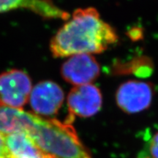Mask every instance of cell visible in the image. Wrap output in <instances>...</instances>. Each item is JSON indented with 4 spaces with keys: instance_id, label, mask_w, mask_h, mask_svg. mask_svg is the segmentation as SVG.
<instances>
[{
    "instance_id": "cell-10",
    "label": "cell",
    "mask_w": 158,
    "mask_h": 158,
    "mask_svg": "<svg viewBox=\"0 0 158 158\" xmlns=\"http://www.w3.org/2000/svg\"><path fill=\"white\" fill-rule=\"evenodd\" d=\"M113 72L116 75L131 74L138 78H147L153 73V63L147 56L135 57L125 63H116Z\"/></svg>"
},
{
    "instance_id": "cell-5",
    "label": "cell",
    "mask_w": 158,
    "mask_h": 158,
    "mask_svg": "<svg viewBox=\"0 0 158 158\" xmlns=\"http://www.w3.org/2000/svg\"><path fill=\"white\" fill-rule=\"evenodd\" d=\"M100 68L95 58L91 54L71 56L61 68L62 78L75 86L89 84L100 76Z\"/></svg>"
},
{
    "instance_id": "cell-3",
    "label": "cell",
    "mask_w": 158,
    "mask_h": 158,
    "mask_svg": "<svg viewBox=\"0 0 158 158\" xmlns=\"http://www.w3.org/2000/svg\"><path fill=\"white\" fill-rule=\"evenodd\" d=\"M31 89V79L23 71L11 70L0 74V106L22 109Z\"/></svg>"
},
{
    "instance_id": "cell-13",
    "label": "cell",
    "mask_w": 158,
    "mask_h": 158,
    "mask_svg": "<svg viewBox=\"0 0 158 158\" xmlns=\"http://www.w3.org/2000/svg\"><path fill=\"white\" fill-rule=\"evenodd\" d=\"M141 35V31L140 30V29H133L130 32V37L133 40L139 39Z\"/></svg>"
},
{
    "instance_id": "cell-12",
    "label": "cell",
    "mask_w": 158,
    "mask_h": 158,
    "mask_svg": "<svg viewBox=\"0 0 158 158\" xmlns=\"http://www.w3.org/2000/svg\"><path fill=\"white\" fill-rule=\"evenodd\" d=\"M0 158H9L8 152L6 148L4 135L0 133Z\"/></svg>"
},
{
    "instance_id": "cell-7",
    "label": "cell",
    "mask_w": 158,
    "mask_h": 158,
    "mask_svg": "<svg viewBox=\"0 0 158 158\" xmlns=\"http://www.w3.org/2000/svg\"><path fill=\"white\" fill-rule=\"evenodd\" d=\"M29 102L36 115L54 116L62 107L64 92L56 83L48 81L40 82L31 89Z\"/></svg>"
},
{
    "instance_id": "cell-6",
    "label": "cell",
    "mask_w": 158,
    "mask_h": 158,
    "mask_svg": "<svg viewBox=\"0 0 158 158\" xmlns=\"http://www.w3.org/2000/svg\"><path fill=\"white\" fill-rule=\"evenodd\" d=\"M101 92L93 84L75 86L68 97V106L71 117L87 118L95 115L102 107Z\"/></svg>"
},
{
    "instance_id": "cell-9",
    "label": "cell",
    "mask_w": 158,
    "mask_h": 158,
    "mask_svg": "<svg viewBox=\"0 0 158 158\" xmlns=\"http://www.w3.org/2000/svg\"><path fill=\"white\" fill-rule=\"evenodd\" d=\"M4 139L9 158H46L26 133L9 134Z\"/></svg>"
},
{
    "instance_id": "cell-4",
    "label": "cell",
    "mask_w": 158,
    "mask_h": 158,
    "mask_svg": "<svg viewBox=\"0 0 158 158\" xmlns=\"http://www.w3.org/2000/svg\"><path fill=\"white\" fill-rule=\"evenodd\" d=\"M153 94V86L150 83L131 80L120 85L116 91V101L124 112L136 114L151 106Z\"/></svg>"
},
{
    "instance_id": "cell-1",
    "label": "cell",
    "mask_w": 158,
    "mask_h": 158,
    "mask_svg": "<svg viewBox=\"0 0 158 158\" xmlns=\"http://www.w3.org/2000/svg\"><path fill=\"white\" fill-rule=\"evenodd\" d=\"M115 29L105 22L94 7L78 9L51 40L54 57L100 54L116 44Z\"/></svg>"
},
{
    "instance_id": "cell-11",
    "label": "cell",
    "mask_w": 158,
    "mask_h": 158,
    "mask_svg": "<svg viewBox=\"0 0 158 158\" xmlns=\"http://www.w3.org/2000/svg\"><path fill=\"white\" fill-rule=\"evenodd\" d=\"M150 152L153 158H158V132L155 134L150 142Z\"/></svg>"
},
{
    "instance_id": "cell-2",
    "label": "cell",
    "mask_w": 158,
    "mask_h": 158,
    "mask_svg": "<svg viewBox=\"0 0 158 158\" xmlns=\"http://www.w3.org/2000/svg\"><path fill=\"white\" fill-rule=\"evenodd\" d=\"M17 132L27 134L46 158H93L69 122L44 118L20 109Z\"/></svg>"
},
{
    "instance_id": "cell-8",
    "label": "cell",
    "mask_w": 158,
    "mask_h": 158,
    "mask_svg": "<svg viewBox=\"0 0 158 158\" xmlns=\"http://www.w3.org/2000/svg\"><path fill=\"white\" fill-rule=\"evenodd\" d=\"M18 8H26L45 18L68 19L69 14L50 0H0V13Z\"/></svg>"
}]
</instances>
